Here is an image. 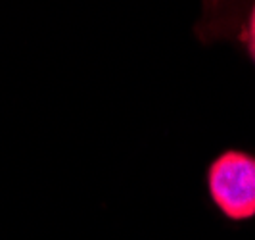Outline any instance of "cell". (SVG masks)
Instances as JSON below:
<instances>
[{
	"instance_id": "6da1fadb",
	"label": "cell",
	"mask_w": 255,
	"mask_h": 240,
	"mask_svg": "<svg viewBox=\"0 0 255 240\" xmlns=\"http://www.w3.org/2000/svg\"><path fill=\"white\" fill-rule=\"evenodd\" d=\"M209 198L232 221L255 217V156L227 150L209 164L205 173Z\"/></svg>"
},
{
	"instance_id": "7a4b0ae2",
	"label": "cell",
	"mask_w": 255,
	"mask_h": 240,
	"mask_svg": "<svg viewBox=\"0 0 255 240\" xmlns=\"http://www.w3.org/2000/svg\"><path fill=\"white\" fill-rule=\"evenodd\" d=\"M248 52L255 62V6L250 15V23H248Z\"/></svg>"
}]
</instances>
